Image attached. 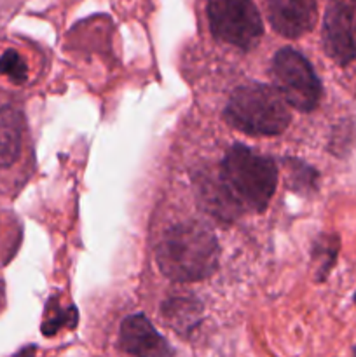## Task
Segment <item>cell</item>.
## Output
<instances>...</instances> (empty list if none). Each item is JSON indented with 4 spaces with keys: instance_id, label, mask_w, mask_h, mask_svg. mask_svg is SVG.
<instances>
[{
    "instance_id": "obj_1",
    "label": "cell",
    "mask_w": 356,
    "mask_h": 357,
    "mask_svg": "<svg viewBox=\"0 0 356 357\" xmlns=\"http://www.w3.org/2000/svg\"><path fill=\"white\" fill-rule=\"evenodd\" d=\"M156 260L161 272L173 281H201L216 271L218 244L201 223H180L164 234Z\"/></svg>"
},
{
    "instance_id": "obj_2",
    "label": "cell",
    "mask_w": 356,
    "mask_h": 357,
    "mask_svg": "<svg viewBox=\"0 0 356 357\" xmlns=\"http://www.w3.org/2000/svg\"><path fill=\"white\" fill-rule=\"evenodd\" d=\"M220 183L237 209L260 213L276 192L274 162L244 145H234L220 167Z\"/></svg>"
},
{
    "instance_id": "obj_3",
    "label": "cell",
    "mask_w": 356,
    "mask_h": 357,
    "mask_svg": "<svg viewBox=\"0 0 356 357\" xmlns=\"http://www.w3.org/2000/svg\"><path fill=\"white\" fill-rule=\"evenodd\" d=\"M278 89L251 82L234 91L225 107V121L251 136H276L290 124V112Z\"/></svg>"
},
{
    "instance_id": "obj_4",
    "label": "cell",
    "mask_w": 356,
    "mask_h": 357,
    "mask_svg": "<svg viewBox=\"0 0 356 357\" xmlns=\"http://www.w3.org/2000/svg\"><path fill=\"white\" fill-rule=\"evenodd\" d=\"M271 72L278 93L290 107L311 112L320 105L323 87L311 63L299 51L283 47L276 52Z\"/></svg>"
},
{
    "instance_id": "obj_5",
    "label": "cell",
    "mask_w": 356,
    "mask_h": 357,
    "mask_svg": "<svg viewBox=\"0 0 356 357\" xmlns=\"http://www.w3.org/2000/svg\"><path fill=\"white\" fill-rule=\"evenodd\" d=\"M209 28L218 40L243 51L255 47L262 37V20L253 0H208Z\"/></svg>"
},
{
    "instance_id": "obj_6",
    "label": "cell",
    "mask_w": 356,
    "mask_h": 357,
    "mask_svg": "<svg viewBox=\"0 0 356 357\" xmlns=\"http://www.w3.org/2000/svg\"><path fill=\"white\" fill-rule=\"evenodd\" d=\"M323 45L342 66L356 58V0H330L323 21Z\"/></svg>"
},
{
    "instance_id": "obj_7",
    "label": "cell",
    "mask_w": 356,
    "mask_h": 357,
    "mask_svg": "<svg viewBox=\"0 0 356 357\" xmlns=\"http://www.w3.org/2000/svg\"><path fill=\"white\" fill-rule=\"evenodd\" d=\"M119 345L122 351L135 357H175L171 345L142 314L122 321Z\"/></svg>"
},
{
    "instance_id": "obj_8",
    "label": "cell",
    "mask_w": 356,
    "mask_h": 357,
    "mask_svg": "<svg viewBox=\"0 0 356 357\" xmlns=\"http://www.w3.org/2000/svg\"><path fill=\"white\" fill-rule=\"evenodd\" d=\"M267 17L279 35L297 38L313 30L316 23V0H264Z\"/></svg>"
},
{
    "instance_id": "obj_9",
    "label": "cell",
    "mask_w": 356,
    "mask_h": 357,
    "mask_svg": "<svg viewBox=\"0 0 356 357\" xmlns=\"http://www.w3.org/2000/svg\"><path fill=\"white\" fill-rule=\"evenodd\" d=\"M23 142V117L13 107L0 108V169L17 159Z\"/></svg>"
},
{
    "instance_id": "obj_10",
    "label": "cell",
    "mask_w": 356,
    "mask_h": 357,
    "mask_svg": "<svg viewBox=\"0 0 356 357\" xmlns=\"http://www.w3.org/2000/svg\"><path fill=\"white\" fill-rule=\"evenodd\" d=\"M339 253V239L335 236L321 237L314 248V261L318 264V272L320 279L327 278L330 268L334 267L335 258Z\"/></svg>"
},
{
    "instance_id": "obj_11",
    "label": "cell",
    "mask_w": 356,
    "mask_h": 357,
    "mask_svg": "<svg viewBox=\"0 0 356 357\" xmlns=\"http://www.w3.org/2000/svg\"><path fill=\"white\" fill-rule=\"evenodd\" d=\"M77 323V312L75 309H70V310H59L56 302H49L47 307V312H45V319L44 324H42V333L44 335H56L58 333L59 328H73Z\"/></svg>"
},
{
    "instance_id": "obj_12",
    "label": "cell",
    "mask_w": 356,
    "mask_h": 357,
    "mask_svg": "<svg viewBox=\"0 0 356 357\" xmlns=\"http://www.w3.org/2000/svg\"><path fill=\"white\" fill-rule=\"evenodd\" d=\"M0 73L9 77L13 82L21 84L28 77L27 63L16 51H6L0 56Z\"/></svg>"
},
{
    "instance_id": "obj_13",
    "label": "cell",
    "mask_w": 356,
    "mask_h": 357,
    "mask_svg": "<svg viewBox=\"0 0 356 357\" xmlns=\"http://www.w3.org/2000/svg\"><path fill=\"white\" fill-rule=\"evenodd\" d=\"M192 302H184V300H178L173 305L168 309V317H170L171 323L177 328L181 326H191L192 317H194V309L191 305Z\"/></svg>"
},
{
    "instance_id": "obj_14",
    "label": "cell",
    "mask_w": 356,
    "mask_h": 357,
    "mask_svg": "<svg viewBox=\"0 0 356 357\" xmlns=\"http://www.w3.org/2000/svg\"><path fill=\"white\" fill-rule=\"evenodd\" d=\"M355 357H356V347H355Z\"/></svg>"
},
{
    "instance_id": "obj_15",
    "label": "cell",
    "mask_w": 356,
    "mask_h": 357,
    "mask_svg": "<svg viewBox=\"0 0 356 357\" xmlns=\"http://www.w3.org/2000/svg\"><path fill=\"white\" fill-rule=\"evenodd\" d=\"M355 302H356V295H355Z\"/></svg>"
}]
</instances>
